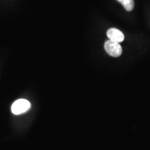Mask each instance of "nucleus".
I'll list each match as a JSON object with an SVG mask.
<instances>
[{
    "instance_id": "obj_3",
    "label": "nucleus",
    "mask_w": 150,
    "mask_h": 150,
    "mask_svg": "<svg viewBox=\"0 0 150 150\" xmlns=\"http://www.w3.org/2000/svg\"><path fill=\"white\" fill-rule=\"evenodd\" d=\"M107 36L110 40L117 43L122 42L125 39V35L123 33L115 28H111L108 30Z\"/></svg>"
},
{
    "instance_id": "obj_2",
    "label": "nucleus",
    "mask_w": 150,
    "mask_h": 150,
    "mask_svg": "<svg viewBox=\"0 0 150 150\" xmlns=\"http://www.w3.org/2000/svg\"><path fill=\"white\" fill-rule=\"evenodd\" d=\"M104 48L106 52L110 56H113V57H118L122 53V49L120 43L113 42L110 40L105 42Z\"/></svg>"
},
{
    "instance_id": "obj_4",
    "label": "nucleus",
    "mask_w": 150,
    "mask_h": 150,
    "mask_svg": "<svg viewBox=\"0 0 150 150\" xmlns=\"http://www.w3.org/2000/svg\"><path fill=\"white\" fill-rule=\"evenodd\" d=\"M120 3H121L124 8L127 11H131L133 10L134 7V0H117Z\"/></svg>"
},
{
    "instance_id": "obj_1",
    "label": "nucleus",
    "mask_w": 150,
    "mask_h": 150,
    "mask_svg": "<svg viewBox=\"0 0 150 150\" xmlns=\"http://www.w3.org/2000/svg\"><path fill=\"white\" fill-rule=\"evenodd\" d=\"M30 106L31 104L29 101L24 99H20L13 104L11 106V111L15 115H20L27 111Z\"/></svg>"
}]
</instances>
